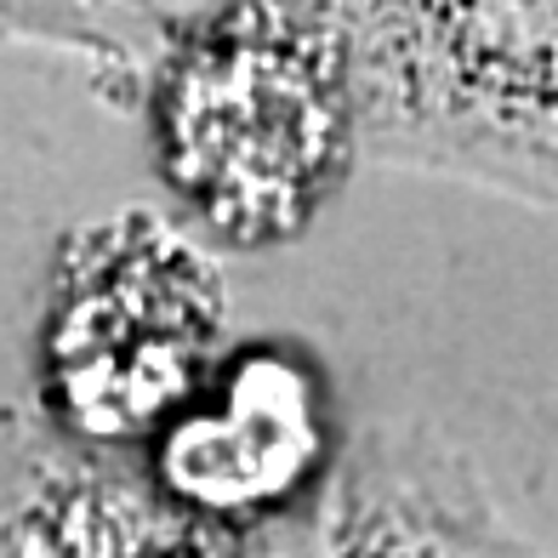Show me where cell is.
I'll return each mask as SVG.
<instances>
[{
    "mask_svg": "<svg viewBox=\"0 0 558 558\" xmlns=\"http://www.w3.org/2000/svg\"><path fill=\"white\" fill-rule=\"evenodd\" d=\"M166 177L222 240H291L360 155L342 7H228L171 29Z\"/></svg>",
    "mask_w": 558,
    "mask_h": 558,
    "instance_id": "cell-1",
    "label": "cell"
},
{
    "mask_svg": "<svg viewBox=\"0 0 558 558\" xmlns=\"http://www.w3.org/2000/svg\"><path fill=\"white\" fill-rule=\"evenodd\" d=\"M360 155L558 206V7H342Z\"/></svg>",
    "mask_w": 558,
    "mask_h": 558,
    "instance_id": "cell-2",
    "label": "cell"
}]
</instances>
